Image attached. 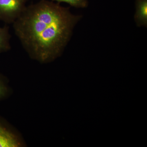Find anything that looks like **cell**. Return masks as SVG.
<instances>
[{"label": "cell", "instance_id": "2", "mask_svg": "<svg viewBox=\"0 0 147 147\" xmlns=\"http://www.w3.org/2000/svg\"><path fill=\"white\" fill-rule=\"evenodd\" d=\"M29 0H0V21L13 24L26 7Z\"/></svg>", "mask_w": 147, "mask_h": 147}, {"label": "cell", "instance_id": "3", "mask_svg": "<svg viewBox=\"0 0 147 147\" xmlns=\"http://www.w3.org/2000/svg\"><path fill=\"white\" fill-rule=\"evenodd\" d=\"M26 145L20 134L0 117V147H22Z\"/></svg>", "mask_w": 147, "mask_h": 147}, {"label": "cell", "instance_id": "6", "mask_svg": "<svg viewBox=\"0 0 147 147\" xmlns=\"http://www.w3.org/2000/svg\"><path fill=\"white\" fill-rule=\"evenodd\" d=\"M11 88L7 78L0 73V101L9 96Z\"/></svg>", "mask_w": 147, "mask_h": 147}, {"label": "cell", "instance_id": "4", "mask_svg": "<svg viewBox=\"0 0 147 147\" xmlns=\"http://www.w3.org/2000/svg\"><path fill=\"white\" fill-rule=\"evenodd\" d=\"M134 19L138 27H147V0H136Z\"/></svg>", "mask_w": 147, "mask_h": 147}, {"label": "cell", "instance_id": "7", "mask_svg": "<svg viewBox=\"0 0 147 147\" xmlns=\"http://www.w3.org/2000/svg\"><path fill=\"white\" fill-rule=\"evenodd\" d=\"M53 1L65 3L72 7L77 8H86L88 5V0H51Z\"/></svg>", "mask_w": 147, "mask_h": 147}, {"label": "cell", "instance_id": "1", "mask_svg": "<svg viewBox=\"0 0 147 147\" xmlns=\"http://www.w3.org/2000/svg\"><path fill=\"white\" fill-rule=\"evenodd\" d=\"M82 16L48 0L27 6L13 24V31L30 57L50 63L60 57Z\"/></svg>", "mask_w": 147, "mask_h": 147}, {"label": "cell", "instance_id": "5", "mask_svg": "<svg viewBox=\"0 0 147 147\" xmlns=\"http://www.w3.org/2000/svg\"><path fill=\"white\" fill-rule=\"evenodd\" d=\"M11 35L8 25L5 24L4 26L0 27V54L8 52L11 50Z\"/></svg>", "mask_w": 147, "mask_h": 147}]
</instances>
